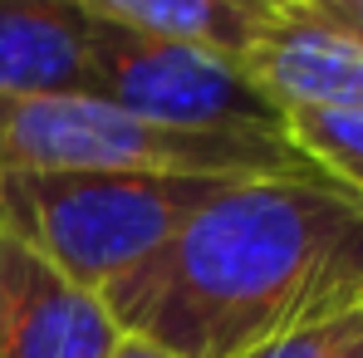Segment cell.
<instances>
[{
  "label": "cell",
  "mask_w": 363,
  "mask_h": 358,
  "mask_svg": "<svg viewBox=\"0 0 363 358\" xmlns=\"http://www.w3.org/2000/svg\"><path fill=\"white\" fill-rule=\"evenodd\" d=\"M123 334L172 358H241L363 309V201L314 167L226 181L104 290Z\"/></svg>",
  "instance_id": "cell-1"
},
{
  "label": "cell",
  "mask_w": 363,
  "mask_h": 358,
  "mask_svg": "<svg viewBox=\"0 0 363 358\" xmlns=\"http://www.w3.org/2000/svg\"><path fill=\"white\" fill-rule=\"evenodd\" d=\"M236 177L177 172H0V236L64 280L108 290Z\"/></svg>",
  "instance_id": "cell-2"
},
{
  "label": "cell",
  "mask_w": 363,
  "mask_h": 358,
  "mask_svg": "<svg viewBox=\"0 0 363 358\" xmlns=\"http://www.w3.org/2000/svg\"><path fill=\"white\" fill-rule=\"evenodd\" d=\"M304 167L290 133H186L94 94L0 99V172L275 177Z\"/></svg>",
  "instance_id": "cell-3"
},
{
  "label": "cell",
  "mask_w": 363,
  "mask_h": 358,
  "mask_svg": "<svg viewBox=\"0 0 363 358\" xmlns=\"http://www.w3.org/2000/svg\"><path fill=\"white\" fill-rule=\"evenodd\" d=\"M89 94L186 133H290L285 113L241 74L236 55L113 25L94 30Z\"/></svg>",
  "instance_id": "cell-4"
},
{
  "label": "cell",
  "mask_w": 363,
  "mask_h": 358,
  "mask_svg": "<svg viewBox=\"0 0 363 358\" xmlns=\"http://www.w3.org/2000/svg\"><path fill=\"white\" fill-rule=\"evenodd\" d=\"M118 344L123 329L99 290L0 236V358H113Z\"/></svg>",
  "instance_id": "cell-5"
},
{
  "label": "cell",
  "mask_w": 363,
  "mask_h": 358,
  "mask_svg": "<svg viewBox=\"0 0 363 358\" xmlns=\"http://www.w3.org/2000/svg\"><path fill=\"white\" fill-rule=\"evenodd\" d=\"M241 74L280 113H363V45L300 15H275Z\"/></svg>",
  "instance_id": "cell-6"
},
{
  "label": "cell",
  "mask_w": 363,
  "mask_h": 358,
  "mask_svg": "<svg viewBox=\"0 0 363 358\" xmlns=\"http://www.w3.org/2000/svg\"><path fill=\"white\" fill-rule=\"evenodd\" d=\"M94 30L74 0H0V99L89 94Z\"/></svg>",
  "instance_id": "cell-7"
},
{
  "label": "cell",
  "mask_w": 363,
  "mask_h": 358,
  "mask_svg": "<svg viewBox=\"0 0 363 358\" xmlns=\"http://www.w3.org/2000/svg\"><path fill=\"white\" fill-rule=\"evenodd\" d=\"M74 5H84L99 25H113L128 35L186 40V45L236 55V60L270 25V15L250 10L245 0H74Z\"/></svg>",
  "instance_id": "cell-8"
},
{
  "label": "cell",
  "mask_w": 363,
  "mask_h": 358,
  "mask_svg": "<svg viewBox=\"0 0 363 358\" xmlns=\"http://www.w3.org/2000/svg\"><path fill=\"white\" fill-rule=\"evenodd\" d=\"M285 128L319 177L363 201V113H285Z\"/></svg>",
  "instance_id": "cell-9"
},
{
  "label": "cell",
  "mask_w": 363,
  "mask_h": 358,
  "mask_svg": "<svg viewBox=\"0 0 363 358\" xmlns=\"http://www.w3.org/2000/svg\"><path fill=\"white\" fill-rule=\"evenodd\" d=\"M241 358H363V309L295 329V334H285L275 344H260Z\"/></svg>",
  "instance_id": "cell-10"
},
{
  "label": "cell",
  "mask_w": 363,
  "mask_h": 358,
  "mask_svg": "<svg viewBox=\"0 0 363 358\" xmlns=\"http://www.w3.org/2000/svg\"><path fill=\"white\" fill-rule=\"evenodd\" d=\"M285 15H300L309 25H324V30L363 45V0H295Z\"/></svg>",
  "instance_id": "cell-11"
},
{
  "label": "cell",
  "mask_w": 363,
  "mask_h": 358,
  "mask_svg": "<svg viewBox=\"0 0 363 358\" xmlns=\"http://www.w3.org/2000/svg\"><path fill=\"white\" fill-rule=\"evenodd\" d=\"M113 358H172V354H162V349H152V344H143V339L123 334V344L113 349Z\"/></svg>",
  "instance_id": "cell-12"
},
{
  "label": "cell",
  "mask_w": 363,
  "mask_h": 358,
  "mask_svg": "<svg viewBox=\"0 0 363 358\" xmlns=\"http://www.w3.org/2000/svg\"><path fill=\"white\" fill-rule=\"evenodd\" d=\"M245 5H250V10H260V15H270V20H275V15H285V10H290V5H295V0H245Z\"/></svg>",
  "instance_id": "cell-13"
}]
</instances>
